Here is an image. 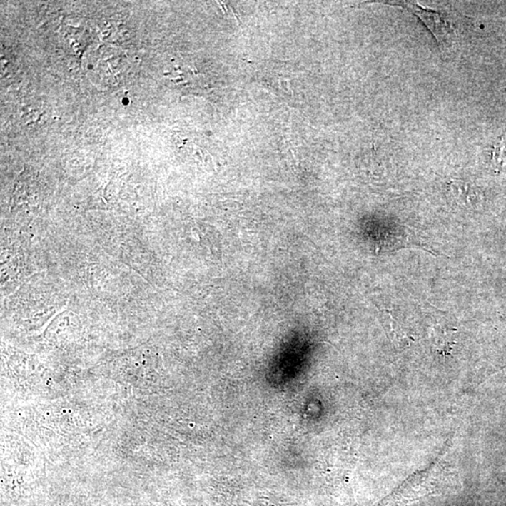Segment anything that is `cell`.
<instances>
[{
    "label": "cell",
    "mask_w": 506,
    "mask_h": 506,
    "mask_svg": "<svg viewBox=\"0 0 506 506\" xmlns=\"http://www.w3.org/2000/svg\"><path fill=\"white\" fill-rule=\"evenodd\" d=\"M494 161L497 166H502L506 161V139H502L501 142L495 146L493 155Z\"/></svg>",
    "instance_id": "7a4b0ae2"
},
{
    "label": "cell",
    "mask_w": 506,
    "mask_h": 506,
    "mask_svg": "<svg viewBox=\"0 0 506 506\" xmlns=\"http://www.w3.org/2000/svg\"><path fill=\"white\" fill-rule=\"evenodd\" d=\"M398 6L405 8L416 16L420 18L430 31L435 36L440 46H448L454 37V29L450 19L441 11L427 10L420 6L410 2H397Z\"/></svg>",
    "instance_id": "6da1fadb"
}]
</instances>
